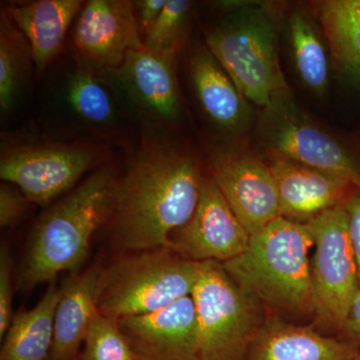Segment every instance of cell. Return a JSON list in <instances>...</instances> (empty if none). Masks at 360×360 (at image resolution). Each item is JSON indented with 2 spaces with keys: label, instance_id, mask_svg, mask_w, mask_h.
<instances>
[{
  "label": "cell",
  "instance_id": "16",
  "mask_svg": "<svg viewBox=\"0 0 360 360\" xmlns=\"http://www.w3.org/2000/svg\"><path fill=\"white\" fill-rule=\"evenodd\" d=\"M101 264L71 274L60 285L54 319V338L49 360H75L97 311L105 274Z\"/></svg>",
  "mask_w": 360,
  "mask_h": 360
},
{
  "label": "cell",
  "instance_id": "20",
  "mask_svg": "<svg viewBox=\"0 0 360 360\" xmlns=\"http://www.w3.org/2000/svg\"><path fill=\"white\" fill-rule=\"evenodd\" d=\"M60 285L51 281L32 309L13 315L0 352V360H49L54 338V319Z\"/></svg>",
  "mask_w": 360,
  "mask_h": 360
},
{
  "label": "cell",
  "instance_id": "23",
  "mask_svg": "<svg viewBox=\"0 0 360 360\" xmlns=\"http://www.w3.org/2000/svg\"><path fill=\"white\" fill-rule=\"evenodd\" d=\"M32 61V51L25 35L6 13H2L0 21V108L2 115L13 110L20 99L30 77Z\"/></svg>",
  "mask_w": 360,
  "mask_h": 360
},
{
  "label": "cell",
  "instance_id": "12",
  "mask_svg": "<svg viewBox=\"0 0 360 360\" xmlns=\"http://www.w3.org/2000/svg\"><path fill=\"white\" fill-rule=\"evenodd\" d=\"M212 179L250 236L281 217L276 180L262 160L245 153H219L212 160Z\"/></svg>",
  "mask_w": 360,
  "mask_h": 360
},
{
  "label": "cell",
  "instance_id": "10",
  "mask_svg": "<svg viewBox=\"0 0 360 360\" xmlns=\"http://www.w3.org/2000/svg\"><path fill=\"white\" fill-rule=\"evenodd\" d=\"M77 63L94 70H115L132 49L143 47L134 6L127 0H90L72 32Z\"/></svg>",
  "mask_w": 360,
  "mask_h": 360
},
{
  "label": "cell",
  "instance_id": "8",
  "mask_svg": "<svg viewBox=\"0 0 360 360\" xmlns=\"http://www.w3.org/2000/svg\"><path fill=\"white\" fill-rule=\"evenodd\" d=\"M97 150L87 144L47 143L11 149L1 156L0 177L45 205L75 187L94 167Z\"/></svg>",
  "mask_w": 360,
  "mask_h": 360
},
{
  "label": "cell",
  "instance_id": "9",
  "mask_svg": "<svg viewBox=\"0 0 360 360\" xmlns=\"http://www.w3.org/2000/svg\"><path fill=\"white\" fill-rule=\"evenodd\" d=\"M250 234L232 212L212 177H203L191 220L170 236L167 248L195 262H229L245 252Z\"/></svg>",
  "mask_w": 360,
  "mask_h": 360
},
{
  "label": "cell",
  "instance_id": "13",
  "mask_svg": "<svg viewBox=\"0 0 360 360\" xmlns=\"http://www.w3.org/2000/svg\"><path fill=\"white\" fill-rule=\"evenodd\" d=\"M135 360H200L193 297L153 314L117 321Z\"/></svg>",
  "mask_w": 360,
  "mask_h": 360
},
{
  "label": "cell",
  "instance_id": "14",
  "mask_svg": "<svg viewBox=\"0 0 360 360\" xmlns=\"http://www.w3.org/2000/svg\"><path fill=\"white\" fill-rule=\"evenodd\" d=\"M278 193L281 217L309 224L333 210L352 188L345 180L276 155L269 165Z\"/></svg>",
  "mask_w": 360,
  "mask_h": 360
},
{
  "label": "cell",
  "instance_id": "25",
  "mask_svg": "<svg viewBox=\"0 0 360 360\" xmlns=\"http://www.w3.org/2000/svg\"><path fill=\"white\" fill-rule=\"evenodd\" d=\"M80 360H135L117 321L97 310L84 338Z\"/></svg>",
  "mask_w": 360,
  "mask_h": 360
},
{
  "label": "cell",
  "instance_id": "4",
  "mask_svg": "<svg viewBox=\"0 0 360 360\" xmlns=\"http://www.w3.org/2000/svg\"><path fill=\"white\" fill-rule=\"evenodd\" d=\"M206 44L239 92L257 106L269 108L288 89L269 11L248 7L231 14L210 32Z\"/></svg>",
  "mask_w": 360,
  "mask_h": 360
},
{
  "label": "cell",
  "instance_id": "28",
  "mask_svg": "<svg viewBox=\"0 0 360 360\" xmlns=\"http://www.w3.org/2000/svg\"><path fill=\"white\" fill-rule=\"evenodd\" d=\"M27 202V198L18 187L2 184L0 186V226H9L18 221Z\"/></svg>",
  "mask_w": 360,
  "mask_h": 360
},
{
  "label": "cell",
  "instance_id": "2",
  "mask_svg": "<svg viewBox=\"0 0 360 360\" xmlns=\"http://www.w3.org/2000/svg\"><path fill=\"white\" fill-rule=\"evenodd\" d=\"M118 180L110 167L99 168L44 213L28 243L20 285L30 290L77 272L89 257L92 236L110 219Z\"/></svg>",
  "mask_w": 360,
  "mask_h": 360
},
{
  "label": "cell",
  "instance_id": "5",
  "mask_svg": "<svg viewBox=\"0 0 360 360\" xmlns=\"http://www.w3.org/2000/svg\"><path fill=\"white\" fill-rule=\"evenodd\" d=\"M200 269L167 248L132 252L105 269L97 309L116 321L153 314L191 296Z\"/></svg>",
  "mask_w": 360,
  "mask_h": 360
},
{
  "label": "cell",
  "instance_id": "18",
  "mask_svg": "<svg viewBox=\"0 0 360 360\" xmlns=\"http://www.w3.org/2000/svg\"><path fill=\"white\" fill-rule=\"evenodd\" d=\"M359 354L349 341L274 319L265 321L245 360H352Z\"/></svg>",
  "mask_w": 360,
  "mask_h": 360
},
{
  "label": "cell",
  "instance_id": "17",
  "mask_svg": "<svg viewBox=\"0 0 360 360\" xmlns=\"http://www.w3.org/2000/svg\"><path fill=\"white\" fill-rule=\"evenodd\" d=\"M277 155L321 170L360 188V167L340 143L326 132L300 120H288L272 135Z\"/></svg>",
  "mask_w": 360,
  "mask_h": 360
},
{
  "label": "cell",
  "instance_id": "31",
  "mask_svg": "<svg viewBox=\"0 0 360 360\" xmlns=\"http://www.w3.org/2000/svg\"><path fill=\"white\" fill-rule=\"evenodd\" d=\"M342 330L347 333L348 341L360 352V288L354 296Z\"/></svg>",
  "mask_w": 360,
  "mask_h": 360
},
{
  "label": "cell",
  "instance_id": "26",
  "mask_svg": "<svg viewBox=\"0 0 360 360\" xmlns=\"http://www.w3.org/2000/svg\"><path fill=\"white\" fill-rule=\"evenodd\" d=\"M193 2L167 0L160 18L143 39V46L153 51H179Z\"/></svg>",
  "mask_w": 360,
  "mask_h": 360
},
{
  "label": "cell",
  "instance_id": "21",
  "mask_svg": "<svg viewBox=\"0 0 360 360\" xmlns=\"http://www.w3.org/2000/svg\"><path fill=\"white\" fill-rule=\"evenodd\" d=\"M191 68L194 90L205 115L222 129H238L245 118L243 94L207 47L194 53Z\"/></svg>",
  "mask_w": 360,
  "mask_h": 360
},
{
  "label": "cell",
  "instance_id": "29",
  "mask_svg": "<svg viewBox=\"0 0 360 360\" xmlns=\"http://www.w3.org/2000/svg\"><path fill=\"white\" fill-rule=\"evenodd\" d=\"M348 217L350 241L356 262L360 288V188L352 187L345 198Z\"/></svg>",
  "mask_w": 360,
  "mask_h": 360
},
{
  "label": "cell",
  "instance_id": "27",
  "mask_svg": "<svg viewBox=\"0 0 360 360\" xmlns=\"http://www.w3.org/2000/svg\"><path fill=\"white\" fill-rule=\"evenodd\" d=\"M13 262L6 248L0 252V338L4 340L13 319Z\"/></svg>",
  "mask_w": 360,
  "mask_h": 360
},
{
  "label": "cell",
  "instance_id": "15",
  "mask_svg": "<svg viewBox=\"0 0 360 360\" xmlns=\"http://www.w3.org/2000/svg\"><path fill=\"white\" fill-rule=\"evenodd\" d=\"M60 92L63 108L85 129L110 134L124 122L129 103L108 72L77 63L66 73Z\"/></svg>",
  "mask_w": 360,
  "mask_h": 360
},
{
  "label": "cell",
  "instance_id": "1",
  "mask_svg": "<svg viewBox=\"0 0 360 360\" xmlns=\"http://www.w3.org/2000/svg\"><path fill=\"white\" fill-rule=\"evenodd\" d=\"M203 176L193 156L149 141L118 180L110 219L123 250L167 248L198 207Z\"/></svg>",
  "mask_w": 360,
  "mask_h": 360
},
{
  "label": "cell",
  "instance_id": "32",
  "mask_svg": "<svg viewBox=\"0 0 360 360\" xmlns=\"http://www.w3.org/2000/svg\"><path fill=\"white\" fill-rule=\"evenodd\" d=\"M352 360H360V354L356 355V356H355L354 359H352Z\"/></svg>",
  "mask_w": 360,
  "mask_h": 360
},
{
  "label": "cell",
  "instance_id": "7",
  "mask_svg": "<svg viewBox=\"0 0 360 360\" xmlns=\"http://www.w3.org/2000/svg\"><path fill=\"white\" fill-rule=\"evenodd\" d=\"M309 224L314 236L315 250L310 262L314 314L326 326L342 330L359 290L345 200Z\"/></svg>",
  "mask_w": 360,
  "mask_h": 360
},
{
  "label": "cell",
  "instance_id": "30",
  "mask_svg": "<svg viewBox=\"0 0 360 360\" xmlns=\"http://www.w3.org/2000/svg\"><path fill=\"white\" fill-rule=\"evenodd\" d=\"M167 0H137L132 2L135 20L139 25L142 40L155 25L163 8L167 6Z\"/></svg>",
  "mask_w": 360,
  "mask_h": 360
},
{
  "label": "cell",
  "instance_id": "11",
  "mask_svg": "<svg viewBox=\"0 0 360 360\" xmlns=\"http://www.w3.org/2000/svg\"><path fill=\"white\" fill-rule=\"evenodd\" d=\"M176 51L132 49L115 70L106 71L132 110L151 124L172 122L180 111L175 72Z\"/></svg>",
  "mask_w": 360,
  "mask_h": 360
},
{
  "label": "cell",
  "instance_id": "6",
  "mask_svg": "<svg viewBox=\"0 0 360 360\" xmlns=\"http://www.w3.org/2000/svg\"><path fill=\"white\" fill-rule=\"evenodd\" d=\"M191 297L200 360H245L264 328V304L217 262H201Z\"/></svg>",
  "mask_w": 360,
  "mask_h": 360
},
{
  "label": "cell",
  "instance_id": "19",
  "mask_svg": "<svg viewBox=\"0 0 360 360\" xmlns=\"http://www.w3.org/2000/svg\"><path fill=\"white\" fill-rule=\"evenodd\" d=\"M84 6L80 0H39L13 4L7 9L6 13L27 40L39 72L58 56L68 28Z\"/></svg>",
  "mask_w": 360,
  "mask_h": 360
},
{
  "label": "cell",
  "instance_id": "22",
  "mask_svg": "<svg viewBox=\"0 0 360 360\" xmlns=\"http://www.w3.org/2000/svg\"><path fill=\"white\" fill-rule=\"evenodd\" d=\"M336 65L360 84V0L314 2Z\"/></svg>",
  "mask_w": 360,
  "mask_h": 360
},
{
  "label": "cell",
  "instance_id": "24",
  "mask_svg": "<svg viewBox=\"0 0 360 360\" xmlns=\"http://www.w3.org/2000/svg\"><path fill=\"white\" fill-rule=\"evenodd\" d=\"M290 34L296 68L303 82L314 91H323L328 84V61L314 25L304 14L292 13Z\"/></svg>",
  "mask_w": 360,
  "mask_h": 360
},
{
  "label": "cell",
  "instance_id": "3",
  "mask_svg": "<svg viewBox=\"0 0 360 360\" xmlns=\"http://www.w3.org/2000/svg\"><path fill=\"white\" fill-rule=\"evenodd\" d=\"M314 245L309 224L279 217L250 236L245 252L221 264L231 278L270 309L314 314L309 260Z\"/></svg>",
  "mask_w": 360,
  "mask_h": 360
}]
</instances>
